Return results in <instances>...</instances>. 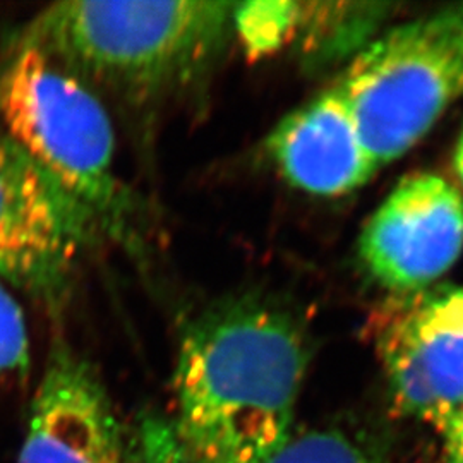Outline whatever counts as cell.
<instances>
[{"label": "cell", "instance_id": "cell-8", "mask_svg": "<svg viewBox=\"0 0 463 463\" xmlns=\"http://www.w3.org/2000/svg\"><path fill=\"white\" fill-rule=\"evenodd\" d=\"M122 439L99 373L64 338L52 342L19 463H120Z\"/></svg>", "mask_w": 463, "mask_h": 463}, {"label": "cell", "instance_id": "cell-7", "mask_svg": "<svg viewBox=\"0 0 463 463\" xmlns=\"http://www.w3.org/2000/svg\"><path fill=\"white\" fill-rule=\"evenodd\" d=\"M463 252V198L438 174L403 177L364 225L359 254L392 294L439 283Z\"/></svg>", "mask_w": 463, "mask_h": 463}, {"label": "cell", "instance_id": "cell-13", "mask_svg": "<svg viewBox=\"0 0 463 463\" xmlns=\"http://www.w3.org/2000/svg\"><path fill=\"white\" fill-rule=\"evenodd\" d=\"M30 365L28 326L16 298L0 279V376L24 373Z\"/></svg>", "mask_w": 463, "mask_h": 463}, {"label": "cell", "instance_id": "cell-2", "mask_svg": "<svg viewBox=\"0 0 463 463\" xmlns=\"http://www.w3.org/2000/svg\"><path fill=\"white\" fill-rule=\"evenodd\" d=\"M235 2H59L14 43L43 52L95 93L151 107L198 88L233 36Z\"/></svg>", "mask_w": 463, "mask_h": 463}, {"label": "cell", "instance_id": "cell-10", "mask_svg": "<svg viewBox=\"0 0 463 463\" xmlns=\"http://www.w3.org/2000/svg\"><path fill=\"white\" fill-rule=\"evenodd\" d=\"M390 9V4H300L298 33L304 34L306 53L317 62L352 61L378 36Z\"/></svg>", "mask_w": 463, "mask_h": 463}, {"label": "cell", "instance_id": "cell-12", "mask_svg": "<svg viewBox=\"0 0 463 463\" xmlns=\"http://www.w3.org/2000/svg\"><path fill=\"white\" fill-rule=\"evenodd\" d=\"M300 23V2L268 0L233 5L232 30L249 55L260 57L280 50L296 38Z\"/></svg>", "mask_w": 463, "mask_h": 463}, {"label": "cell", "instance_id": "cell-15", "mask_svg": "<svg viewBox=\"0 0 463 463\" xmlns=\"http://www.w3.org/2000/svg\"><path fill=\"white\" fill-rule=\"evenodd\" d=\"M453 165H455V172L463 184V131L458 139V145L455 148V156H453Z\"/></svg>", "mask_w": 463, "mask_h": 463}, {"label": "cell", "instance_id": "cell-3", "mask_svg": "<svg viewBox=\"0 0 463 463\" xmlns=\"http://www.w3.org/2000/svg\"><path fill=\"white\" fill-rule=\"evenodd\" d=\"M0 128L80 203L103 239L131 256L145 250L133 193L116 168V133L88 84L30 45L0 62Z\"/></svg>", "mask_w": 463, "mask_h": 463}, {"label": "cell", "instance_id": "cell-6", "mask_svg": "<svg viewBox=\"0 0 463 463\" xmlns=\"http://www.w3.org/2000/svg\"><path fill=\"white\" fill-rule=\"evenodd\" d=\"M371 335L398 412L436 428L463 411L462 287L390 294Z\"/></svg>", "mask_w": 463, "mask_h": 463}, {"label": "cell", "instance_id": "cell-1", "mask_svg": "<svg viewBox=\"0 0 463 463\" xmlns=\"http://www.w3.org/2000/svg\"><path fill=\"white\" fill-rule=\"evenodd\" d=\"M307 347L290 316L254 298L184 326L174 412L139 428L143 463H268L292 436Z\"/></svg>", "mask_w": 463, "mask_h": 463}, {"label": "cell", "instance_id": "cell-5", "mask_svg": "<svg viewBox=\"0 0 463 463\" xmlns=\"http://www.w3.org/2000/svg\"><path fill=\"white\" fill-rule=\"evenodd\" d=\"M99 239L83 206L0 128V279L59 313Z\"/></svg>", "mask_w": 463, "mask_h": 463}, {"label": "cell", "instance_id": "cell-14", "mask_svg": "<svg viewBox=\"0 0 463 463\" xmlns=\"http://www.w3.org/2000/svg\"><path fill=\"white\" fill-rule=\"evenodd\" d=\"M436 430L441 438L439 457L436 463H463V411L441 420Z\"/></svg>", "mask_w": 463, "mask_h": 463}, {"label": "cell", "instance_id": "cell-11", "mask_svg": "<svg viewBox=\"0 0 463 463\" xmlns=\"http://www.w3.org/2000/svg\"><path fill=\"white\" fill-rule=\"evenodd\" d=\"M268 463H392L376 441L344 428L294 434Z\"/></svg>", "mask_w": 463, "mask_h": 463}, {"label": "cell", "instance_id": "cell-9", "mask_svg": "<svg viewBox=\"0 0 463 463\" xmlns=\"http://www.w3.org/2000/svg\"><path fill=\"white\" fill-rule=\"evenodd\" d=\"M266 153L292 187L325 198L361 189L380 170L336 83L283 117Z\"/></svg>", "mask_w": 463, "mask_h": 463}, {"label": "cell", "instance_id": "cell-4", "mask_svg": "<svg viewBox=\"0 0 463 463\" xmlns=\"http://www.w3.org/2000/svg\"><path fill=\"white\" fill-rule=\"evenodd\" d=\"M336 84L376 165L407 155L463 99V2L378 34Z\"/></svg>", "mask_w": 463, "mask_h": 463}]
</instances>
